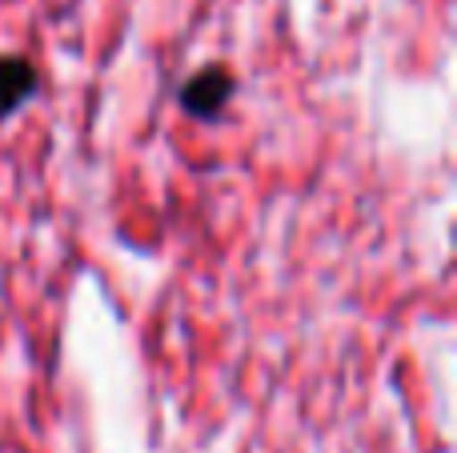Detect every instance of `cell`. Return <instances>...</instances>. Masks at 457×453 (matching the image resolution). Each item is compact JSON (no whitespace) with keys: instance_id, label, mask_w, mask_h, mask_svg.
Here are the masks:
<instances>
[{"instance_id":"cell-1","label":"cell","mask_w":457,"mask_h":453,"mask_svg":"<svg viewBox=\"0 0 457 453\" xmlns=\"http://www.w3.org/2000/svg\"><path fill=\"white\" fill-rule=\"evenodd\" d=\"M237 93V77L225 69V64H209V69H197L181 88H177V104L189 120H201V125H213V120L225 117V109L233 104Z\"/></svg>"},{"instance_id":"cell-2","label":"cell","mask_w":457,"mask_h":453,"mask_svg":"<svg viewBox=\"0 0 457 453\" xmlns=\"http://www.w3.org/2000/svg\"><path fill=\"white\" fill-rule=\"evenodd\" d=\"M40 88V72L29 56H8L0 53V125L24 109Z\"/></svg>"}]
</instances>
